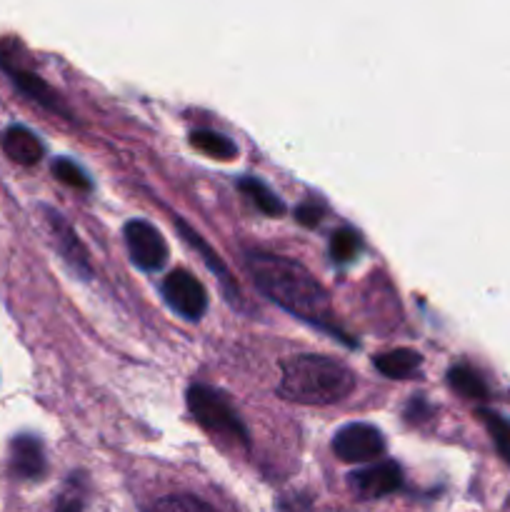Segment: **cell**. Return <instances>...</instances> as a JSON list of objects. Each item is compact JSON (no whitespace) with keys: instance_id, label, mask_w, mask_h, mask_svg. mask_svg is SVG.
<instances>
[{"instance_id":"d6986e66","label":"cell","mask_w":510,"mask_h":512,"mask_svg":"<svg viewBox=\"0 0 510 512\" xmlns=\"http://www.w3.org/2000/svg\"><path fill=\"white\" fill-rule=\"evenodd\" d=\"M148 512H215L208 503L193 495H168V498L158 500L150 505Z\"/></svg>"},{"instance_id":"5b68a950","label":"cell","mask_w":510,"mask_h":512,"mask_svg":"<svg viewBox=\"0 0 510 512\" xmlns=\"http://www.w3.org/2000/svg\"><path fill=\"white\" fill-rule=\"evenodd\" d=\"M163 298L175 313L188 320L203 318V313L208 310V293L188 270H173L163 280Z\"/></svg>"},{"instance_id":"ffe728a7","label":"cell","mask_w":510,"mask_h":512,"mask_svg":"<svg viewBox=\"0 0 510 512\" xmlns=\"http://www.w3.org/2000/svg\"><path fill=\"white\" fill-rule=\"evenodd\" d=\"M53 175L60 180V183L70 185V188L78 190H90V178L83 173V168L73 163L68 158H58L53 163Z\"/></svg>"},{"instance_id":"7402d4cb","label":"cell","mask_w":510,"mask_h":512,"mask_svg":"<svg viewBox=\"0 0 510 512\" xmlns=\"http://www.w3.org/2000/svg\"><path fill=\"white\" fill-rule=\"evenodd\" d=\"M53 512H80V505H75V503H60L58 508H55Z\"/></svg>"},{"instance_id":"e0dca14e","label":"cell","mask_w":510,"mask_h":512,"mask_svg":"<svg viewBox=\"0 0 510 512\" xmlns=\"http://www.w3.org/2000/svg\"><path fill=\"white\" fill-rule=\"evenodd\" d=\"M360 250H363V240L355 230L340 228L330 238V255H333L335 263H350V260L358 258Z\"/></svg>"},{"instance_id":"4fadbf2b","label":"cell","mask_w":510,"mask_h":512,"mask_svg":"<svg viewBox=\"0 0 510 512\" xmlns=\"http://www.w3.org/2000/svg\"><path fill=\"white\" fill-rule=\"evenodd\" d=\"M420 363H423L420 353H415V350L410 348L388 350V353L375 358V368H378L385 378H398V380L413 375L415 370L420 368Z\"/></svg>"},{"instance_id":"ac0fdd59","label":"cell","mask_w":510,"mask_h":512,"mask_svg":"<svg viewBox=\"0 0 510 512\" xmlns=\"http://www.w3.org/2000/svg\"><path fill=\"white\" fill-rule=\"evenodd\" d=\"M480 418H483L485 428H488L500 458L510 463V423L505 418H500V415L490 413V410H480Z\"/></svg>"},{"instance_id":"6da1fadb","label":"cell","mask_w":510,"mask_h":512,"mask_svg":"<svg viewBox=\"0 0 510 512\" xmlns=\"http://www.w3.org/2000/svg\"><path fill=\"white\" fill-rule=\"evenodd\" d=\"M248 273L265 298L305 323L328 333H338L333 325V305L323 285L295 260L270 253H248Z\"/></svg>"},{"instance_id":"9c48e42d","label":"cell","mask_w":510,"mask_h":512,"mask_svg":"<svg viewBox=\"0 0 510 512\" xmlns=\"http://www.w3.org/2000/svg\"><path fill=\"white\" fill-rule=\"evenodd\" d=\"M0 68H3L10 78H13V83L18 85L20 93L28 95L30 100H35L38 105H43V108L50 110V113L68 115V108L63 105L60 95L55 93V90L50 88L43 78H38V75L30 73V70L20 68V65H15L13 60L3 58V55H0Z\"/></svg>"},{"instance_id":"2e32d148","label":"cell","mask_w":510,"mask_h":512,"mask_svg":"<svg viewBox=\"0 0 510 512\" xmlns=\"http://www.w3.org/2000/svg\"><path fill=\"white\" fill-rule=\"evenodd\" d=\"M448 383H450V388L458 390L463 398H470V400L488 398V388H485L483 378H480L475 370H470L468 365H455V368H450Z\"/></svg>"},{"instance_id":"9a60e30c","label":"cell","mask_w":510,"mask_h":512,"mask_svg":"<svg viewBox=\"0 0 510 512\" xmlns=\"http://www.w3.org/2000/svg\"><path fill=\"white\" fill-rule=\"evenodd\" d=\"M190 145L215 160H233L238 155V148H235L233 140L215 133V130H195V133H190Z\"/></svg>"},{"instance_id":"7c38bea8","label":"cell","mask_w":510,"mask_h":512,"mask_svg":"<svg viewBox=\"0 0 510 512\" xmlns=\"http://www.w3.org/2000/svg\"><path fill=\"white\" fill-rule=\"evenodd\" d=\"M175 225H178V230H180V235H183V238H185V243H188L190 248H195V250H198L200 255H203L205 265H208V268L213 270L215 275H218L220 283H223L225 288L230 290V295H238V285H235L233 280H230L228 270H225V265H223V260H220V255H218V253H213V248H210V245L205 243L203 235L195 233V230L190 228V225L185 223L183 218H175Z\"/></svg>"},{"instance_id":"277c9868","label":"cell","mask_w":510,"mask_h":512,"mask_svg":"<svg viewBox=\"0 0 510 512\" xmlns=\"http://www.w3.org/2000/svg\"><path fill=\"white\" fill-rule=\"evenodd\" d=\"M333 450L345 463H370L383 455L385 443L380 430H375L373 425L353 423L335 433Z\"/></svg>"},{"instance_id":"44dd1931","label":"cell","mask_w":510,"mask_h":512,"mask_svg":"<svg viewBox=\"0 0 510 512\" xmlns=\"http://www.w3.org/2000/svg\"><path fill=\"white\" fill-rule=\"evenodd\" d=\"M295 218L303 225H308V228H313V225H318L320 218H323V208H318L315 203H303L295 208Z\"/></svg>"},{"instance_id":"3957f363","label":"cell","mask_w":510,"mask_h":512,"mask_svg":"<svg viewBox=\"0 0 510 512\" xmlns=\"http://www.w3.org/2000/svg\"><path fill=\"white\" fill-rule=\"evenodd\" d=\"M185 403H188L190 415L210 433L225 435V438L240 440V443L248 440L238 413L218 390L208 388V385H190L188 393H185Z\"/></svg>"},{"instance_id":"ba28073f","label":"cell","mask_w":510,"mask_h":512,"mask_svg":"<svg viewBox=\"0 0 510 512\" xmlns=\"http://www.w3.org/2000/svg\"><path fill=\"white\" fill-rule=\"evenodd\" d=\"M403 485V473H400L398 463H385L370 465V468L358 470V473L350 475V488L365 500L373 498H383V495L395 493V490Z\"/></svg>"},{"instance_id":"8fae6325","label":"cell","mask_w":510,"mask_h":512,"mask_svg":"<svg viewBox=\"0 0 510 512\" xmlns=\"http://www.w3.org/2000/svg\"><path fill=\"white\" fill-rule=\"evenodd\" d=\"M10 465L20 478H40L45 470L43 445L33 435H20L10 445Z\"/></svg>"},{"instance_id":"30bf717a","label":"cell","mask_w":510,"mask_h":512,"mask_svg":"<svg viewBox=\"0 0 510 512\" xmlns=\"http://www.w3.org/2000/svg\"><path fill=\"white\" fill-rule=\"evenodd\" d=\"M0 148H3L5 155L18 165L40 163L45 153L38 135L30 133L23 125H10L8 130H3V133H0Z\"/></svg>"},{"instance_id":"7a4b0ae2","label":"cell","mask_w":510,"mask_h":512,"mask_svg":"<svg viewBox=\"0 0 510 512\" xmlns=\"http://www.w3.org/2000/svg\"><path fill=\"white\" fill-rule=\"evenodd\" d=\"M355 388V375L328 355H293L280 365L278 395L298 405H335Z\"/></svg>"},{"instance_id":"5bb4252c","label":"cell","mask_w":510,"mask_h":512,"mask_svg":"<svg viewBox=\"0 0 510 512\" xmlns=\"http://www.w3.org/2000/svg\"><path fill=\"white\" fill-rule=\"evenodd\" d=\"M240 190H243V193L248 195L250 203H253L255 208L260 210V213L270 215V218H278V215L285 213L283 200H280L278 195H275L273 190H270L268 185L263 183V180L250 178V175H245V178L240 180Z\"/></svg>"},{"instance_id":"52a82bcc","label":"cell","mask_w":510,"mask_h":512,"mask_svg":"<svg viewBox=\"0 0 510 512\" xmlns=\"http://www.w3.org/2000/svg\"><path fill=\"white\" fill-rule=\"evenodd\" d=\"M45 213V225L50 230V238H53V245L58 248V253L63 255L65 263L75 270L83 280L90 278V260H88V250L85 245L80 243V238L75 235V230L70 228L68 220L63 218L60 213H55L53 208H43Z\"/></svg>"},{"instance_id":"8992f818","label":"cell","mask_w":510,"mask_h":512,"mask_svg":"<svg viewBox=\"0 0 510 512\" xmlns=\"http://www.w3.org/2000/svg\"><path fill=\"white\" fill-rule=\"evenodd\" d=\"M125 245H128L130 260L143 270H158L168 260V245L163 235L145 220H130L125 225Z\"/></svg>"}]
</instances>
